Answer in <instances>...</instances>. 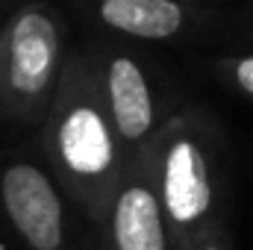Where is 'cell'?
Here are the masks:
<instances>
[{
	"label": "cell",
	"mask_w": 253,
	"mask_h": 250,
	"mask_svg": "<svg viewBox=\"0 0 253 250\" xmlns=\"http://www.w3.org/2000/svg\"><path fill=\"white\" fill-rule=\"evenodd\" d=\"M203 15V6L186 0H103L94 6L100 27L138 42L180 39L200 24Z\"/></svg>",
	"instance_id": "7"
},
{
	"label": "cell",
	"mask_w": 253,
	"mask_h": 250,
	"mask_svg": "<svg viewBox=\"0 0 253 250\" xmlns=\"http://www.w3.org/2000/svg\"><path fill=\"white\" fill-rule=\"evenodd\" d=\"M42 144L68 197L100 224L126 168L121 141L106 115L100 80L85 53H68L42 124Z\"/></svg>",
	"instance_id": "1"
},
{
	"label": "cell",
	"mask_w": 253,
	"mask_h": 250,
	"mask_svg": "<svg viewBox=\"0 0 253 250\" xmlns=\"http://www.w3.org/2000/svg\"><path fill=\"white\" fill-rule=\"evenodd\" d=\"M100 227L106 250H174L165 212L141 162L124 168Z\"/></svg>",
	"instance_id": "6"
},
{
	"label": "cell",
	"mask_w": 253,
	"mask_h": 250,
	"mask_svg": "<svg viewBox=\"0 0 253 250\" xmlns=\"http://www.w3.org/2000/svg\"><path fill=\"white\" fill-rule=\"evenodd\" d=\"M191 250H236V248H233V236H230V230L221 227V230L209 233L203 242H197Z\"/></svg>",
	"instance_id": "9"
},
{
	"label": "cell",
	"mask_w": 253,
	"mask_h": 250,
	"mask_svg": "<svg viewBox=\"0 0 253 250\" xmlns=\"http://www.w3.org/2000/svg\"><path fill=\"white\" fill-rule=\"evenodd\" d=\"M0 203L30 250L65 248L62 194L44 168L27 159L9 162L0 171Z\"/></svg>",
	"instance_id": "5"
},
{
	"label": "cell",
	"mask_w": 253,
	"mask_h": 250,
	"mask_svg": "<svg viewBox=\"0 0 253 250\" xmlns=\"http://www.w3.org/2000/svg\"><path fill=\"white\" fill-rule=\"evenodd\" d=\"M91 65L97 71L103 106L121 141L126 165L138 162V156L147 150V144L153 141V135L165 121L159 118L153 83L144 65L124 50H106L97 59H91Z\"/></svg>",
	"instance_id": "4"
},
{
	"label": "cell",
	"mask_w": 253,
	"mask_h": 250,
	"mask_svg": "<svg viewBox=\"0 0 253 250\" xmlns=\"http://www.w3.org/2000/svg\"><path fill=\"white\" fill-rule=\"evenodd\" d=\"M215 74L230 85L236 88L242 97H251L253 100V53H227V56H218L215 62Z\"/></svg>",
	"instance_id": "8"
},
{
	"label": "cell",
	"mask_w": 253,
	"mask_h": 250,
	"mask_svg": "<svg viewBox=\"0 0 253 250\" xmlns=\"http://www.w3.org/2000/svg\"><path fill=\"white\" fill-rule=\"evenodd\" d=\"M236 18H242V21H248V24H253V3H248V6H242V9L236 12Z\"/></svg>",
	"instance_id": "10"
},
{
	"label": "cell",
	"mask_w": 253,
	"mask_h": 250,
	"mask_svg": "<svg viewBox=\"0 0 253 250\" xmlns=\"http://www.w3.org/2000/svg\"><path fill=\"white\" fill-rule=\"evenodd\" d=\"M68 47L53 6L27 3L0 27V121L44 124Z\"/></svg>",
	"instance_id": "3"
},
{
	"label": "cell",
	"mask_w": 253,
	"mask_h": 250,
	"mask_svg": "<svg viewBox=\"0 0 253 250\" xmlns=\"http://www.w3.org/2000/svg\"><path fill=\"white\" fill-rule=\"evenodd\" d=\"M138 162L159 197L174 250H191L227 227V153L209 112L186 109L165 118Z\"/></svg>",
	"instance_id": "2"
}]
</instances>
